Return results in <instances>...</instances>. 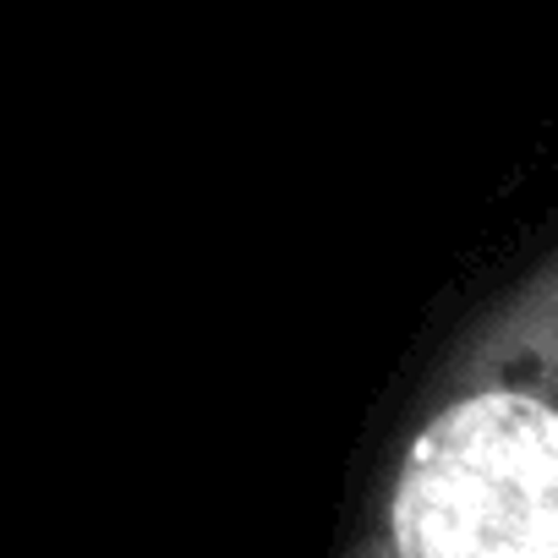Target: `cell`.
<instances>
[{
  "label": "cell",
  "instance_id": "obj_1",
  "mask_svg": "<svg viewBox=\"0 0 558 558\" xmlns=\"http://www.w3.org/2000/svg\"><path fill=\"white\" fill-rule=\"evenodd\" d=\"M335 558H558V225L427 345Z\"/></svg>",
  "mask_w": 558,
  "mask_h": 558
}]
</instances>
